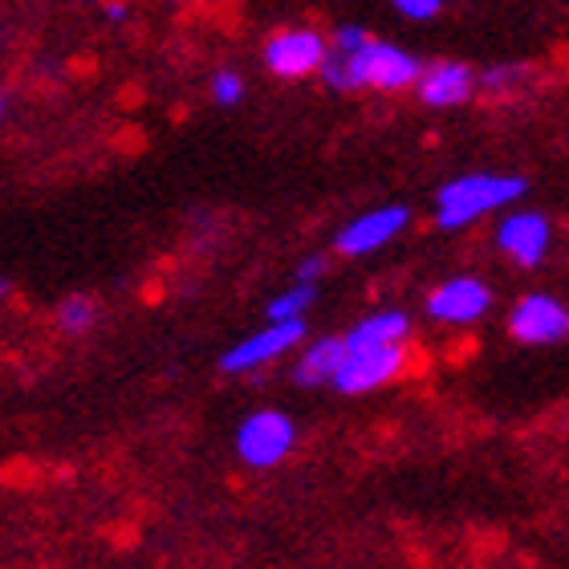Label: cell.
I'll return each mask as SVG.
<instances>
[{
	"label": "cell",
	"instance_id": "obj_12",
	"mask_svg": "<svg viewBox=\"0 0 569 569\" xmlns=\"http://www.w3.org/2000/svg\"><path fill=\"white\" fill-rule=\"evenodd\" d=\"M342 358H346V338H338V333L301 342L293 362V379L301 387H333V375L342 367Z\"/></svg>",
	"mask_w": 569,
	"mask_h": 569
},
{
	"label": "cell",
	"instance_id": "obj_2",
	"mask_svg": "<svg viewBox=\"0 0 569 569\" xmlns=\"http://www.w3.org/2000/svg\"><path fill=\"white\" fill-rule=\"evenodd\" d=\"M525 191H529V179L517 171H463L439 183L431 220L439 232H463L488 216L509 212L512 203L525 200Z\"/></svg>",
	"mask_w": 569,
	"mask_h": 569
},
{
	"label": "cell",
	"instance_id": "obj_3",
	"mask_svg": "<svg viewBox=\"0 0 569 569\" xmlns=\"http://www.w3.org/2000/svg\"><path fill=\"white\" fill-rule=\"evenodd\" d=\"M326 53H330V33H321L313 24H284V29H273L261 46L264 70L273 73L277 82L321 78Z\"/></svg>",
	"mask_w": 569,
	"mask_h": 569
},
{
	"label": "cell",
	"instance_id": "obj_1",
	"mask_svg": "<svg viewBox=\"0 0 569 569\" xmlns=\"http://www.w3.org/2000/svg\"><path fill=\"white\" fill-rule=\"evenodd\" d=\"M423 73V61L411 49L382 41L358 21H342L330 29V53L321 66V82L333 94H416V82Z\"/></svg>",
	"mask_w": 569,
	"mask_h": 569
},
{
	"label": "cell",
	"instance_id": "obj_15",
	"mask_svg": "<svg viewBox=\"0 0 569 569\" xmlns=\"http://www.w3.org/2000/svg\"><path fill=\"white\" fill-rule=\"evenodd\" d=\"M313 301H318V284L293 281L289 289H281V293L264 306V318H269V321H301Z\"/></svg>",
	"mask_w": 569,
	"mask_h": 569
},
{
	"label": "cell",
	"instance_id": "obj_19",
	"mask_svg": "<svg viewBox=\"0 0 569 569\" xmlns=\"http://www.w3.org/2000/svg\"><path fill=\"white\" fill-rule=\"evenodd\" d=\"M326 269H330V261H326L321 252H313V257H306V261H297L293 281H309V284H318L321 277H326Z\"/></svg>",
	"mask_w": 569,
	"mask_h": 569
},
{
	"label": "cell",
	"instance_id": "obj_18",
	"mask_svg": "<svg viewBox=\"0 0 569 569\" xmlns=\"http://www.w3.org/2000/svg\"><path fill=\"white\" fill-rule=\"evenodd\" d=\"M387 4H391L399 17H407V21H436L451 0H387Z\"/></svg>",
	"mask_w": 569,
	"mask_h": 569
},
{
	"label": "cell",
	"instance_id": "obj_11",
	"mask_svg": "<svg viewBox=\"0 0 569 569\" xmlns=\"http://www.w3.org/2000/svg\"><path fill=\"white\" fill-rule=\"evenodd\" d=\"M480 94V70H472L468 61L439 58L423 61V73L416 82L419 107L427 110H460Z\"/></svg>",
	"mask_w": 569,
	"mask_h": 569
},
{
	"label": "cell",
	"instance_id": "obj_8",
	"mask_svg": "<svg viewBox=\"0 0 569 569\" xmlns=\"http://www.w3.org/2000/svg\"><path fill=\"white\" fill-rule=\"evenodd\" d=\"M407 228H411V208L407 203H379L370 212H358L355 220H346L333 232V252L358 261V257H370V252H382L387 244H395Z\"/></svg>",
	"mask_w": 569,
	"mask_h": 569
},
{
	"label": "cell",
	"instance_id": "obj_21",
	"mask_svg": "<svg viewBox=\"0 0 569 569\" xmlns=\"http://www.w3.org/2000/svg\"><path fill=\"white\" fill-rule=\"evenodd\" d=\"M4 114H9V94L0 90V122H4Z\"/></svg>",
	"mask_w": 569,
	"mask_h": 569
},
{
	"label": "cell",
	"instance_id": "obj_20",
	"mask_svg": "<svg viewBox=\"0 0 569 569\" xmlns=\"http://www.w3.org/2000/svg\"><path fill=\"white\" fill-rule=\"evenodd\" d=\"M102 12H107V24H122L127 17H131V9H127L122 0H107V4H102Z\"/></svg>",
	"mask_w": 569,
	"mask_h": 569
},
{
	"label": "cell",
	"instance_id": "obj_7",
	"mask_svg": "<svg viewBox=\"0 0 569 569\" xmlns=\"http://www.w3.org/2000/svg\"><path fill=\"white\" fill-rule=\"evenodd\" d=\"M293 443H297V423L284 411H277V407H261V411L240 419L237 427L240 463H249L257 472H269V468L289 460Z\"/></svg>",
	"mask_w": 569,
	"mask_h": 569
},
{
	"label": "cell",
	"instance_id": "obj_4",
	"mask_svg": "<svg viewBox=\"0 0 569 569\" xmlns=\"http://www.w3.org/2000/svg\"><path fill=\"white\" fill-rule=\"evenodd\" d=\"M411 367V342H387V346H350L338 375H333V391L338 395H370L399 382Z\"/></svg>",
	"mask_w": 569,
	"mask_h": 569
},
{
	"label": "cell",
	"instance_id": "obj_13",
	"mask_svg": "<svg viewBox=\"0 0 569 569\" xmlns=\"http://www.w3.org/2000/svg\"><path fill=\"white\" fill-rule=\"evenodd\" d=\"M350 346H387V342H411V313L407 309H375L362 321H355L342 333Z\"/></svg>",
	"mask_w": 569,
	"mask_h": 569
},
{
	"label": "cell",
	"instance_id": "obj_16",
	"mask_svg": "<svg viewBox=\"0 0 569 569\" xmlns=\"http://www.w3.org/2000/svg\"><path fill=\"white\" fill-rule=\"evenodd\" d=\"M98 313H102V309H98L94 297L73 293L58 306V330L70 333V338H82V333H90L98 326Z\"/></svg>",
	"mask_w": 569,
	"mask_h": 569
},
{
	"label": "cell",
	"instance_id": "obj_17",
	"mask_svg": "<svg viewBox=\"0 0 569 569\" xmlns=\"http://www.w3.org/2000/svg\"><path fill=\"white\" fill-rule=\"evenodd\" d=\"M208 94H212L216 107H240L244 102V94H249V82H244V73L232 70V66H224V70H216L212 73V82H208Z\"/></svg>",
	"mask_w": 569,
	"mask_h": 569
},
{
	"label": "cell",
	"instance_id": "obj_6",
	"mask_svg": "<svg viewBox=\"0 0 569 569\" xmlns=\"http://www.w3.org/2000/svg\"><path fill=\"white\" fill-rule=\"evenodd\" d=\"M492 306H497L492 284L476 273L443 277L423 301L427 318L436 321V326H451V330H468L476 321H485L492 313Z\"/></svg>",
	"mask_w": 569,
	"mask_h": 569
},
{
	"label": "cell",
	"instance_id": "obj_14",
	"mask_svg": "<svg viewBox=\"0 0 569 569\" xmlns=\"http://www.w3.org/2000/svg\"><path fill=\"white\" fill-rule=\"evenodd\" d=\"M537 66L533 61H500L480 70V94L485 98H521L525 90H533Z\"/></svg>",
	"mask_w": 569,
	"mask_h": 569
},
{
	"label": "cell",
	"instance_id": "obj_5",
	"mask_svg": "<svg viewBox=\"0 0 569 569\" xmlns=\"http://www.w3.org/2000/svg\"><path fill=\"white\" fill-rule=\"evenodd\" d=\"M492 240H497V252L512 269H541L549 261V252H553L558 232H553V220L546 212L512 203L509 212H500Z\"/></svg>",
	"mask_w": 569,
	"mask_h": 569
},
{
	"label": "cell",
	"instance_id": "obj_9",
	"mask_svg": "<svg viewBox=\"0 0 569 569\" xmlns=\"http://www.w3.org/2000/svg\"><path fill=\"white\" fill-rule=\"evenodd\" d=\"M306 342V318L301 321H264L261 330H252L249 338H240L237 346H228L220 355V370L224 375H252V370L269 367L277 358Z\"/></svg>",
	"mask_w": 569,
	"mask_h": 569
},
{
	"label": "cell",
	"instance_id": "obj_10",
	"mask_svg": "<svg viewBox=\"0 0 569 569\" xmlns=\"http://www.w3.org/2000/svg\"><path fill=\"white\" fill-rule=\"evenodd\" d=\"M509 338L521 346H558L569 338V306L553 293H521L509 309Z\"/></svg>",
	"mask_w": 569,
	"mask_h": 569
},
{
	"label": "cell",
	"instance_id": "obj_22",
	"mask_svg": "<svg viewBox=\"0 0 569 569\" xmlns=\"http://www.w3.org/2000/svg\"><path fill=\"white\" fill-rule=\"evenodd\" d=\"M82 4H98V0H82Z\"/></svg>",
	"mask_w": 569,
	"mask_h": 569
}]
</instances>
